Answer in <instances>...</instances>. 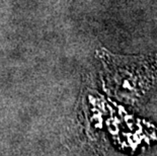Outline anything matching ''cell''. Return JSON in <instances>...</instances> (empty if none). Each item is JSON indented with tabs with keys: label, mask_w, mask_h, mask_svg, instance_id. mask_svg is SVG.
Returning a JSON list of instances; mask_svg holds the SVG:
<instances>
[{
	"label": "cell",
	"mask_w": 157,
	"mask_h": 156,
	"mask_svg": "<svg viewBox=\"0 0 157 156\" xmlns=\"http://www.w3.org/2000/svg\"><path fill=\"white\" fill-rule=\"evenodd\" d=\"M99 58L103 65L106 87L124 101H137L155 79L157 55L120 56L101 50Z\"/></svg>",
	"instance_id": "cell-1"
}]
</instances>
